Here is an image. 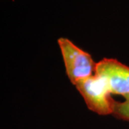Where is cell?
Here are the masks:
<instances>
[{
	"instance_id": "cell-2",
	"label": "cell",
	"mask_w": 129,
	"mask_h": 129,
	"mask_svg": "<svg viewBox=\"0 0 129 129\" xmlns=\"http://www.w3.org/2000/svg\"><path fill=\"white\" fill-rule=\"evenodd\" d=\"M64 60L66 73L73 85L93 75L96 62L91 55L76 46L68 38L60 37L57 40Z\"/></svg>"
},
{
	"instance_id": "cell-1",
	"label": "cell",
	"mask_w": 129,
	"mask_h": 129,
	"mask_svg": "<svg viewBox=\"0 0 129 129\" xmlns=\"http://www.w3.org/2000/svg\"><path fill=\"white\" fill-rule=\"evenodd\" d=\"M75 87L90 111L101 115L113 114L115 101L111 98V90L103 77L94 74L79 81Z\"/></svg>"
},
{
	"instance_id": "cell-3",
	"label": "cell",
	"mask_w": 129,
	"mask_h": 129,
	"mask_svg": "<svg viewBox=\"0 0 129 129\" xmlns=\"http://www.w3.org/2000/svg\"><path fill=\"white\" fill-rule=\"evenodd\" d=\"M95 74L106 80L111 94L129 96V66L115 59L104 58L96 62Z\"/></svg>"
},
{
	"instance_id": "cell-4",
	"label": "cell",
	"mask_w": 129,
	"mask_h": 129,
	"mask_svg": "<svg viewBox=\"0 0 129 129\" xmlns=\"http://www.w3.org/2000/svg\"><path fill=\"white\" fill-rule=\"evenodd\" d=\"M112 115L120 120L129 121V96L123 102L115 101Z\"/></svg>"
}]
</instances>
